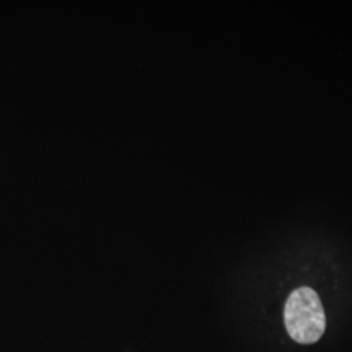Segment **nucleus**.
Instances as JSON below:
<instances>
[{"label": "nucleus", "instance_id": "1", "mask_svg": "<svg viewBox=\"0 0 352 352\" xmlns=\"http://www.w3.org/2000/svg\"><path fill=\"white\" fill-rule=\"evenodd\" d=\"M285 324L289 337L298 343H316L324 336L327 316L315 289L300 287L291 292L285 307Z\"/></svg>", "mask_w": 352, "mask_h": 352}]
</instances>
